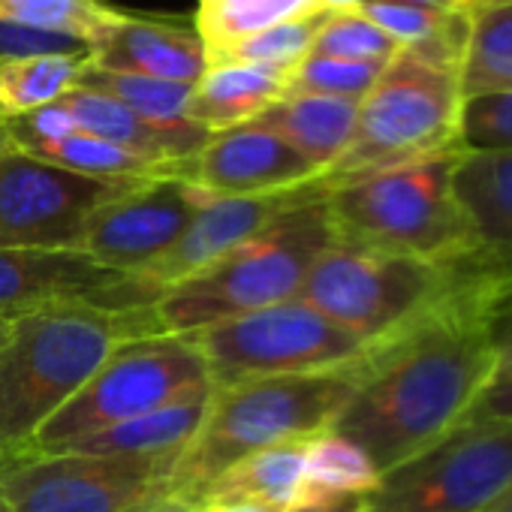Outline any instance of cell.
Returning a JSON list of instances; mask_svg holds the SVG:
<instances>
[{
	"label": "cell",
	"instance_id": "17",
	"mask_svg": "<svg viewBox=\"0 0 512 512\" xmlns=\"http://www.w3.org/2000/svg\"><path fill=\"white\" fill-rule=\"evenodd\" d=\"M91 64L115 73L199 85L208 70L205 43L196 31L142 22L118 13L91 43Z\"/></svg>",
	"mask_w": 512,
	"mask_h": 512
},
{
	"label": "cell",
	"instance_id": "18",
	"mask_svg": "<svg viewBox=\"0 0 512 512\" xmlns=\"http://www.w3.org/2000/svg\"><path fill=\"white\" fill-rule=\"evenodd\" d=\"M55 103L73 118V124L82 133L112 142L130 154H139V157L163 163V166L187 163L211 139V133L196 124L181 127V130L154 127L145 118H139L136 112H130L127 106H121L118 100L88 91V88H70Z\"/></svg>",
	"mask_w": 512,
	"mask_h": 512
},
{
	"label": "cell",
	"instance_id": "10",
	"mask_svg": "<svg viewBox=\"0 0 512 512\" xmlns=\"http://www.w3.org/2000/svg\"><path fill=\"white\" fill-rule=\"evenodd\" d=\"M178 455H10L0 497L10 512H151L169 500Z\"/></svg>",
	"mask_w": 512,
	"mask_h": 512
},
{
	"label": "cell",
	"instance_id": "19",
	"mask_svg": "<svg viewBox=\"0 0 512 512\" xmlns=\"http://www.w3.org/2000/svg\"><path fill=\"white\" fill-rule=\"evenodd\" d=\"M362 100L317 97V94H284L266 106L247 124L272 130L287 145H293L305 160H311L320 175L347 151Z\"/></svg>",
	"mask_w": 512,
	"mask_h": 512
},
{
	"label": "cell",
	"instance_id": "15",
	"mask_svg": "<svg viewBox=\"0 0 512 512\" xmlns=\"http://www.w3.org/2000/svg\"><path fill=\"white\" fill-rule=\"evenodd\" d=\"M326 196V187L320 178L278 193H260V196H208V202L199 208V214L190 220L184 235L160 256L154 266H148L142 275H136L154 296H160L166 287L187 281L190 275L202 272L214 260L232 247L244 244L256 232L272 226L281 214L299 208L302 202Z\"/></svg>",
	"mask_w": 512,
	"mask_h": 512
},
{
	"label": "cell",
	"instance_id": "11",
	"mask_svg": "<svg viewBox=\"0 0 512 512\" xmlns=\"http://www.w3.org/2000/svg\"><path fill=\"white\" fill-rule=\"evenodd\" d=\"M512 482V419L470 422L380 476L365 512H485Z\"/></svg>",
	"mask_w": 512,
	"mask_h": 512
},
{
	"label": "cell",
	"instance_id": "30",
	"mask_svg": "<svg viewBox=\"0 0 512 512\" xmlns=\"http://www.w3.org/2000/svg\"><path fill=\"white\" fill-rule=\"evenodd\" d=\"M380 482L371 458L335 431L308 440L299 494H371Z\"/></svg>",
	"mask_w": 512,
	"mask_h": 512
},
{
	"label": "cell",
	"instance_id": "4",
	"mask_svg": "<svg viewBox=\"0 0 512 512\" xmlns=\"http://www.w3.org/2000/svg\"><path fill=\"white\" fill-rule=\"evenodd\" d=\"M335 241L326 196L302 202L220 260L166 287L151 305L163 335H193L299 296L317 256Z\"/></svg>",
	"mask_w": 512,
	"mask_h": 512
},
{
	"label": "cell",
	"instance_id": "22",
	"mask_svg": "<svg viewBox=\"0 0 512 512\" xmlns=\"http://www.w3.org/2000/svg\"><path fill=\"white\" fill-rule=\"evenodd\" d=\"M452 193L473 247L512 250V151L458 154Z\"/></svg>",
	"mask_w": 512,
	"mask_h": 512
},
{
	"label": "cell",
	"instance_id": "34",
	"mask_svg": "<svg viewBox=\"0 0 512 512\" xmlns=\"http://www.w3.org/2000/svg\"><path fill=\"white\" fill-rule=\"evenodd\" d=\"M455 145L461 154L512 151V91L464 97Z\"/></svg>",
	"mask_w": 512,
	"mask_h": 512
},
{
	"label": "cell",
	"instance_id": "9",
	"mask_svg": "<svg viewBox=\"0 0 512 512\" xmlns=\"http://www.w3.org/2000/svg\"><path fill=\"white\" fill-rule=\"evenodd\" d=\"M184 338L199 350L214 389L256 377L341 368L371 353L365 341L335 326L302 299L229 317Z\"/></svg>",
	"mask_w": 512,
	"mask_h": 512
},
{
	"label": "cell",
	"instance_id": "28",
	"mask_svg": "<svg viewBox=\"0 0 512 512\" xmlns=\"http://www.w3.org/2000/svg\"><path fill=\"white\" fill-rule=\"evenodd\" d=\"M91 55H43L0 64V118H19L52 106L70 88Z\"/></svg>",
	"mask_w": 512,
	"mask_h": 512
},
{
	"label": "cell",
	"instance_id": "47",
	"mask_svg": "<svg viewBox=\"0 0 512 512\" xmlns=\"http://www.w3.org/2000/svg\"><path fill=\"white\" fill-rule=\"evenodd\" d=\"M0 329H4V317H0Z\"/></svg>",
	"mask_w": 512,
	"mask_h": 512
},
{
	"label": "cell",
	"instance_id": "21",
	"mask_svg": "<svg viewBox=\"0 0 512 512\" xmlns=\"http://www.w3.org/2000/svg\"><path fill=\"white\" fill-rule=\"evenodd\" d=\"M308 440H287L250 452L226 467L196 500V512L205 506H263L284 512L302 488Z\"/></svg>",
	"mask_w": 512,
	"mask_h": 512
},
{
	"label": "cell",
	"instance_id": "6",
	"mask_svg": "<svg viewBox=\"0 0 512 512\" xmlns=\"http://www.w3.org/2000/svg\"><path fill=\"white\" fill-rule=\"evenodd\" d=\"M458 70L401 49L359 103L347 151L320 175L329 190L434 154L458 151Z\"/></svg>",
	"mask_w": 512,
	"mask_h": 512
},
{
	"label": "cell",
	"instance_id": "37",
	"mask_svg": "<svg viewBox=\"0 0 512 512\" xmlns=\"http://www.w3.org/2000/svg\"><path fill=\"white\" fill-rule=\"evenodd\" d=\"M368 494H299L284 512H365Z\"/></svg>",
	"mask_w": 512,
	"mask_h": 512
},
{
	"label": "cell",
	"instance_id": "36",
	"mask_svg": "<svg viewBox=\"0 0 512 512\" xmlns=\"http://www.w3.org/2000/svg\"><path fill=\"white\" fill-rule=\"evenodd\" d=\"M503 419H512V365H503L491 374V380L482 386V392L464 413L461 425L503 422Z\"/></svg>",
	"mask_w": 512,
	"mask_h": 512
},
{
	"label": "cell",
	"instance_id": "16",
	"mask_svg": "<svg viewBox=\"0 0 512 512\" xmlns=\"http://www.w3.org/2000/svg\"><path fill=\"white\" fill-rule=\"evenodd\" d=\"M184 178L211 196H260L302 187L320 178V169L272 130L238 124L211 133L187 160Z\"/></svg>",
	"mask_w": 512,
	"mask_h": 512
},
{
	"label": "cell",
	"instance_id": "41",
	"mask_svg": "<svg viewBox=\"0 0 512 512\" xmlns=\"http://www.w3.org/2000/svg\"><path fill=\"white\" fill-rule=\"evenodd\" d=\"M512 365V329L497 341V368Z\"/></svg>",
	"mask_w": 512,
	"mask_h": 512
},
{
	"label": "cell",
	"instance_id": "27",
	"mask_svg": "<svg viewBox=\"0 0 512 512\" xmlns=\"http://www.w3.org/2000/svg\"><path fill=\"white\" fill-rule=\"evenodd\" d=\"M314 13H323L317 0H199L196 34L211 52Z\"/></svg>",
	"mask_w": 512,
	"mask_h": 512
},
{
	"label": "cell",
	"instance_id": "8",
	"mask_svg": "<svg viewBox=\"0 0 512 512\" xmlns=\"http://www.w3.org/2000/svg\"><path fill=\"white\" fill-rule=\"evenodd\" d=\"M208 368L184 335H148L118 344L97 374L52 413L16 455H52L70 443L151 413L208 386Z\"/></svg>",
	"mask_w": 512,
	"mask_h": 512
},
{
	"label": "cell",
	"instance_id": "12",
	"mask_svg": "<svg viewBox=\"0 0 512 512\" xmlns=\"http://www.w3.org/2000/svg\"><path fill=\"white\" fill-rule=\"evenodd\" d=\"M139 184L79 175L10 142L0 154V247L82 250L88 217Z\"/></svg>",
	"mask_w": 512,
	"mask_h": 512
},
{
	"label": "cell",
	"instance_id": "44",
	"mask_svg": "<svg viewBox=\"0 0 512 512\" xmlns=\"http://www.w3.org/2000/svg\"><path fill=\"white\" fill-rule=\"evenodd\" d=\"M151 512H193V509L178 506V503H160V506H157V509H151Z\"/></svg>",
	"mask_w": 512,
	"mask_h": 512
},
{
	"label": "cell",
	"instance_id": "1",
	"mask_svg": "<svg viewBox=\"0 0 512 512\" xmlns=\"http://www.w3.org/2000/svg\"><path fill=\"white\" fill-rule=\"evenodd\" d=\"M494 371L491 329L449 302L371 347L365 380L329 431L356 443L383 476L458 428Z\"/></svg>",
	"mask_w": 512,
	"mask_h": 512
},
{
	"label": "cell",
	"instance_id": "3",
	"mask_svg": "<svg viewBox=\"0 0 512 512\" xmlns=\"http://www.w3.org/2000/svg\"><path fill=\"white\" fill-rule=\"evenodd\" d=\"M365 371L368 356L341 368L256 377L214 389L199 431L172 467L166 503L196 512L202 491L244 455L329 431L362 386Z\"/></svg>",
	"mask_w": 512,
	"mask_h": 512
},
{
	"label": "cell",
	"instance_id": "39",
	"mask_svg": "<svg viewBox=\"0 0 512 512\" xmlns=\"http://www.w3.org/2000/svg\"><path fill=\"white\" fill-rule=\"evenodd\" d=\"M365 0H317V7L323 13H356Z\"/></svg>",
	"mask_w": 512,
	"mask_h": 512
},
{
	"label": "cell",
	"instance_id": "23",
	"mask_svg": "<svg viewBox=\"0 0 512 512\" xmlns=\"http://www.w3.org/2000/svg\"><path fill=\"white\" fill-rule=\"evenodd\" d=\"M287 79L290 73L269 67H208L199 85H193L187 121L208 133L247 124L250 118H256L266 106L287 94Z\"/></svg>",
	"mask_w": 512,
	"mask_h": 512
},
{
	"label": "cell",
	"instance_id": "35",
	"mask_svg": "<svg viewBox=\"0 0 512 512\" xmlns=\"http://www.w3.org/2000/svg\"><path fill=\"white\" fill-rule=\"evenodd\" d=\"M43 55H91V43L73 34L40 31L0 19V64L43 58Z\"/></svg>",
	"mask_w": 512,
	"mask_h": 512
},
{
	"label": "cell",
	"instance_id": "24",
	"mask_svg": "<svg viewBox=\"0 0 512 512\" xmlns=\"http://www.w3.org/2000/svg\"><path fill=\"white\" fill-rule=\"evenodd\" d=\"M467 19L470 28L458 61L461 100L512 91V4Z\"/></svg>",
	"mask_w": 512,
	"mask_h": 512
},
{
	"label": "cell",
	"instance_id": "46",
	"mask_svg": "<svg viewBox=\"0 0 512 512\" xmlns=\"http://www.w3.org/2000/svg\"><path fill=\"white\" fill-rule=\"evenodd\" d=\"M0 512H10V509H7V503H4V497H0Z\"/></svg>",
	"mask_w": 512,
	"mask_h": 512
},
{
	"label": "cell",
	"instance_id": "29",
	"mask_svg": "<svg viewBox=\"0 0 512 512\" xmlns=\"http://www.w3.org/2000/svg\"><path fill=\"white\" fill-rule=\"evenodd\" d=\"M332 13H314L296 22L275 25L269 31H260L253 37H244L238 43L220 46L205 52L208 67H226V64H244V67H269L281 73H293L314 49L317 34L329 22Z\"/></svg>",
	"mask_w": 512,
	"mask_h": 512
},
{
	"label": "cell",
	"instance_id": "2",
	"mask_svg": "<svg viewBox=\"0 0 512 512\" xmlns=\"http://www.w3.org/2000/svg\"><path fill=\"white\" fill-rule=\"evenodd\" d=\"M148 335H163L151 308L112 311L82 299L4 317L0 458L22 452L37 428L97 374L118 344Z\"/></svg>",
	"mask_w": 512,
	"mask_h": 512
},
{
	"label": "cell",
	"instance_id": "38",
	"mask_svg": "<svg viewBox=\"0 0 512 512\" xmlns=\"http://www.w3.org/2000/svg\"><path fill=\"white\" fill-rule=\"evenodd\" d=\"M404 4H416L425 10H437V13H461L464 0H404Z\"/></svg>",
	"mask_w": 512,
	"mask_h": 512
},
{
	"label": "cell",
	"instance_id": "42",
	"mask_svg": "<svg viewBox=\"0 0 512 512\" xmlns=\"http://www.w3.org/2000/svg\"><path fill=\"white\" fill-rule=\"evenodd\" d=\"M485 512H512V482H509V488H506Z\"/></svg>",
	"mask_w": 512,
	"mask_h": 512
},
{
	"label": "cell",
	"instance_id": "20",
	"mask_svg": "<svg viewBox=\"0 0 512 512\" xmlns=\"http://www.w3.org/2000/svg\"><path fill=\"white\" fill-rule=\"evenodd\" d=\"M214 383L193 389L190 395L163 404L151 413L133 416L97 434H88L70 443L61 452L79 455H127V458H148V455H181L184 446L199 431L208 407H211Z\"/></svg>",
	"mask_w": 512,
	"mask_h": 512
},
{
	"label": "cell",
	"instance_id": "40",
	"mask_svg": "<svg viewBox=\"0 0 512 512\" xmlns=\"http://www.w3.org/2000/svg\"><path fill=\"white\" fill-rule=\"evenodd\" d=\"M512 0H464L461 4V13L464 16H476L482 10H494V7H509Z\"/></svg>",
	"mask_w": 512,
	"mask_h": 512
},
{
	"label": "cell",
	"instance_id": "31",
	"mask_svg": "<svg viewBox=\"0 0 512 512\" xmlns=\"http://www.w3.org/2000/svg\"><path fill=\"white\" fill-rule=\"evenodd\" d=\"M118 16L100 0H0V19L40 31L73 34L88 43Z\"/></svg>",
	"mask_w": 512,
	"mask_h": 512
},
{
	"label": "cell",
	"instance_id": "45",
	"mask_svg": "<svg viewBox=\"0 0 512 512\" xmlns=\"http://www.w3.org/2000/svg\"><path fill=\"white\" fill-rule=\"evenodd\" d=\"M10 148V133H7V127H4V121H0V154H4Z\"/></svg>",
	"mask_w": 512,
	"mask_h": 512
},
{
	"label": "cell",
	"instance_id": "7",
	"mask_svg": "<svg viewBox=\"0 0 512 512\" xmlns=\"http://www.w3.org/2000/svg\"><path fill=\"white\" fill-rule=\"evenodd\" d=\"M449 296V260H419L335 238L317 256L296 299L374 347L443 311Z\"/></svg>",
	"mask_w": 512,
	"mask_h": 512
},
{
	"label": "cell",
	"instance_id": "43",
	"mask_svg": "<svg viewBox=\"0 0 512 512\" xmlns=\"http://www.w3.org/2000/svg\"><path fill=\"white\" fill-rule=\"evenodd\" d=\"M199 512H269V509H263V506H244V503H238V506H205V509H199Z\"/></svg>",
	"mask_w": 512,
	"mask_h": 512
},
{
	"label": "cell",
	"instance_id": "13",
	"mask_svg": "<svg viewBox=\"0 0 512 512\" xmlns=\"http://www.w3.org/2000/svg\"><path fill=\"white\" fill-rule=\"evenodd\" d=\"M208 196L187 178L145 181L88 217L82 250L112 272L142 275L184 235Z\"/></svg>",
	"mask_w": 512,
	"mask_h": 512
},
{
	"label": "cell",
	"instance_id": "5",
	"mask_svg": "<svg viewBox=\"0 0 512 512\" xmlns=\"http://www.w3.org/2000/svg\"><path fill=\"white\" fill-rule=\"evenodd\" d=\"M458 154H434L329 190L335 238L437 263L467 253L473 238L452 193Z\"/></svg>",
	"mask_w": 512,
	"mask_h": 512
},
{
	"label": "cell",
	"instance_id": "32",
	"mask_svg": "<svg viewBox=\"0 0 512 512\" xmlns=\"http://www.w3.org/2000/svg\"><path fill=\"white\" fill-rule=\"evenodd\" d=\"M398 52L401 46L359 13H332L311 49V55H326L356 64H383V67Z\"/></svg>",
	"mask_w": 512,
	"mask_h": 512
},
{
	"label": "cell",
	"instance_id": "26",
	"mask_svg": "<svg viewBox=\"0 0 512 512\" xmlns=\"http://www.w3.org/2000/svg\"><path fill=\"white\" fill-rule=\"evenodd\" d=\"M76 88L106 94V97L118 100L121 106H127L130 112H136L139 118H145L148 124H154V127H166V130L190 127L187 103H190L193 85L103 70V67L91 64V58H88V64L82 67V73L76 79Z\"/></svg>",
	"mask_w": 512,
	"mask_h": 512
},
{
	"label": "cell",
	"instance_id": "33",
	"mask_svg": "<svg viewBox=\"0 0 512 512\" xmlns=\"http://www.w3.org/2000/svg\"><path fill=\"white\" fill-rule=\"evenodd\" d=\"M383 64H356L326 55H308L287 79V94H317L362 100L380 79Z\"/></svg>",
	"mask_w": 512,
	"mask_h": 512
},
{
	"label": "cell",
	"instance_id": "14",
	"mask_svg": "<svg viewBox=\"0 0 512 512\" xmlns=\"http://www.w3.org/2000/svg\"><path fill=\"white\" fill-rule=\"evenodd\" d=\"M76 299L112 311H136L157 302L136 275L112 272L85 250L0 247V317Z\"/></svg>",
	"mask_w": 512,
	"mask_h": 512
},
{
	"label": "cell",
	"instance_id": "25",
	"mask_svg": "<svg viewBox=\"0 0 512 512\" xmlns=\"http://www.w3.org/2000/svg\"><path fill=\"white\" fill-rule=\"evenodd\" d=\"M40 160H49L55 166L73 169L79 175L91 178H112V181H154V178H184L187 163L163 166L154 160H145L139 154H130L112 142H103L97 136H88L82 130H73L64 139L40 142L31 148H22Z\"/></svg>",
	"mask_w": 512,
	"mask_h": 512
}]
</instances>
